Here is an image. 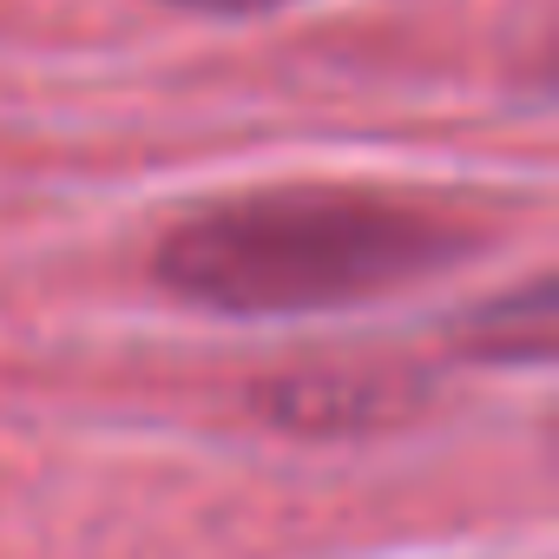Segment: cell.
Returning a JSON list of instances; mask_svg holds the SVG:
<instances>
[{
    "instance_id": "7a4b0ae2",
    "label": "cell",
    "mask_w": 559,
    "mask_h": 559,
    "mask_svg": "<svg viewBox=\"0 0 559 559\" xmlns=\"http://www.w3.org/2000/svg\"><path fill=\"white\" fill-rule=\"evenodd\" d=\"M171 8H191V14H270L284 0H171Z\"/></svg>"
},
{
    "instance_id": "6da1fadb",
    "label": "cell",
    "mask_w": 559,
    "mask_h": 559,
    "mask_svg": "<svg viewBox=\"0 0 559 559\" xmlns=\"http://www.w3.org/2000/svg\"><path fill=\"white\" fill-rule=\"evenodd\" d=\"M474 230L448 211L376 191H250L191 211L158 276L224 317H304L369 304L474 257Z\"/></svg>"
}]
</instances>
